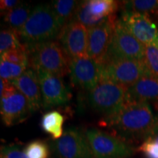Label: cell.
I'll list each match as a JSON object with an SVG mask.
<instances>
[{"label": "cell", "mask_w": 158, "mask_h": 158, "mask_svg": "<svg viewBox=\"0 0 158 158\" xmlns=\"http://www.w3.org/2000/svg\"><path fill=\"white\" fill-rule=\"evenodd\" d=\"M157 119L150 105L146 102L127 101L117 113L103 117L100 125L126 143L145 141Z\"/></svg>", "instance_id": "cell-1"}, {"label": "cell", "mask_w": 158, "mask_h": 158, "mask_svg": "<svg viewBox=\"0 0 158 158\" xmlns=\"http://www.w3.org/2000/svg\"><path fill=\"white\" fill-rule=\"evenodd\" d=\"M62 29L51 4H40L32 9L19 35L23 44L33 45L56 40Z\"/></svg>", "instance_id": "cell-2"}, {"label": "cell", "mask_w": 158, "mask_h": 158, "mask_svg": "<svg viewBox=\"0 0 158 158\" xmlns=\"http://www.w3.org/2000/svg\"><path fill=\"white\" fill-rule=\"evenodd\" d=\"M27 47L29 68L41 69L61 78L69 73V59L58 40L28 45Z\"/></svg>", "instance_id": "cell-3"}, {"label": "cell", "mask_w": 158, "mask_h": 158, "mask_svg": "<svg viewBox=\"0 0 158 158\" xmlns=\"http://www.w3.org/2000/svg\"><path fill=\"white\" fill-rule=\"evenodd\" d=\"M127 88L115 83L101 81L87 94L89 107L103 117L117 113L127 102Z\"/></svg>", "instance_id": "cell-4"}, {"label": "cell", "mask_w": 158, "mask_h": 158, "mask_svg": "<svg viewBox=\"0 0 158 158\" xmlns=\"http://www.w3.org/2000/svg\"><path fill=\"white\" fill-rule=\"evenodd\" d=\"M100 65L101 81L129 88L144 76L150 75L143 62L130 59H105Z\"/></svg>", "instance_id": "cell-5"}, {"label": "cell", "mask_w": 158, "mask_h": 158, "mask_svg": "<svg viewBox=\"0 0 158 158\" xmlns=\"http://www.w3.org/2000/svg\"><path fill=\"white\" fill-rule=\"evenodd\" d=\"M94 158H129L135 149L129 143L97 128L85 131Z\"/></svg>", "instance_id": "cell-6"}, {"label": "cell", "mask_w": 158, "mask_h": 158, "mask_svg": "<svg viewBox=\"0 0 158 158\" xmlns=\"http://www.w3.org/2000/svg\"><path fill=\"white\" fill-rule=\"evenodd\" d=\"M144 50L145 45L126 28L121 20L117 19L110 44L103 61L108 59H130L142 62Z\"/></svg>", "instance_id": "cell-7"}, {"label": "cell", "mask_w": 158, "mask_h": 158, "mask_svg": "<svg viewBox=\"0 0 158 158\" xmlns=\"http://www.w3.org/2000/svg\"><path fill=\"white\" fill-rule=\"evenodd\" d=\"M50 148L55 158H94L86 133L78 127L67 128Z\"/></svg>", "instance_id": "cell-8"}, {"label": "cell", "mask_w": 158, "mask_h": 158, "mask_svg": "<svg viewBox=\"0 0 158 158\" xmlns=\"http://www.w3.org/2000/svg\"><path fill=\"white\" fill-rule=\"evenodd\" d=\"M42 93L43 107L47 109L64 106L70 102L72 94L70 89L61 77L36 69Z\"/></svg>", "instance_id": "cell-9"}, {"label": "cell", "mask_w": 158, "mask_h": 158, "mask_svg": "<svg viewBox=\"0 0 158 158\" xmlns=\"http://www.w3.org/2000/svg\"><path fill=\"white\" fill-rule=\"evenodd\" d=\"M88 35L87 27L74 20L62 29L57 40L69 61L87 56Z\"/></svg>", "instance_id": "cell-10"}, {"label": "cell", "mask_w": 158, "mask_h": 158, "mask_svg": "<svg viewBox=\"0 0 158 158\" xmlns=\"http://www.w3.org/2000/svg\"><path fill=\"white\" fill-rule=\"evenodd\" d=\"M118 6L119 2L114 0L81 1L73 20L90 29L108 18L115 15Z\"/></svg>", "instance_id": "cell-11"}, {"label": "cell", "mask_w": 158, "mask_h": 158, "mask_svg": "<svg viewBox=\"0 0 158 158\" xmlns=\"http://www.w3.org/2000/svg\"><path fill=\"white\" fill-rule=\"evenodd\" d=\"M120 20L142 44L158 48V25L149 14L122 11Z\"/></svg>", "instance_id": "cell-12"}, {"label": "cell", "mask_w": 158, "mask_h": 158, "mask_svg": "<svg viewBox=\"0 0 158 158\" xmlns=\"http://www.w3.org/2000/svg\"><path fill=\"white\" fill-rule=\"evenodd\" d=\"M69 75L73 85L89 92L101 80L100 65L88 56L70 59Z\"/></svg>", "instance_id": "cell-13"}, {"label": "cell", "mask_w": 158, "mask_h": 158, "mask_svg": "<svg viewBox=\"0 0 158 158\" xmlns=\"http://www.w3.org/2000/svg\"><path fill=\"white\" fill-rule=\"evenodd\" d=\"M116 21L115 15L89 29L87 56L99 64H101L107 54Z\"/></svg>", "instance_id": "cell-14"}, {"label": "cell", "mask_w": 158, "mask_h": 158, "mask_svg": "<svg viewBox=\"0 0 158 158\" xmlns=\"http://www.w3.org/2000/svg\"><path fill=\"white\" fill-rule=\"evenodd\" d=\"M1 117L7 127L25 121L31 114L29 102L19 90L1 98Z\"/></svg>", "instance_id": "cell-15"}, {"label": "cell", "mask_w": 158, "mask_h": 158, "mask_svg": "<svg viewBox=\"0 0 158 158\" xmlns=\"http://www.w3.org/2000/svg\"><path fill=\"white\" fill-rule=\"evenodd\" d=\"M11 84L27 99L31 114L43 107L40 85L34 69L28 68L21 76L11 81Z\"/></svg>", "instance_id": "cell-16"}, {"label": "cell", "mask_w": 158, "mask_h": 158, "mask_svg": "<svg viewBox=\"0 0 158 158\" xmlns=\"http://www.w3.org/2000/svg\"><path fill=\"white\" fill-rule=\"evenodd\" d=\"M158 100V78L144 76L127 88V101L146 102Z\"/></svg>", "instance_id": "cell-17"}, {"label": "cell", "mask_w": 158, "mask_h": 158, "mask_svg": "<svg viewBox=\"0 0 158 158\" xmlns=\"http://www.w3.org/2000/svg\"><path fill=\"white\" fill-rule=\"evenodd\" d=\"M64 117L63 114L58 110H54L47 112L42 116L40 121V127L45 133L48 134L55 140L62 137L63 131V124Z\"/></svg>", "instance_id": "cell-18"}, {"label": "cell", "mask_w": 158, "mask_h": 158, "mask_svg": "<svg viewBox=\"0 0 158 158\" xmlns=\"http://www.w3.org/2000/svg\"><path fill=\"white\" fill-rule=\"evenodd\" d=\"M79 4L75 0H56L51 3L62 28L73 20Z\"/></svg>", "instance_id": "cell-19"}, {"label": "cell", "mask_w": 158, "mask_h": 158, "mask_svg": "<svg viewBox=\"0 0 158 158\" xmlns=\"http://www.w3.org/2000/svg\"><path fill=\"white\" fill-rule=\"evenodd\" d=\"M31 11L32 10L30 5L27 3H21L4 15V21L9 28L14 29L19 33L27 23Z\"/></svg>", "instance_id": "cell-20"}, {"label": "cell", "mask_w": 158, "mask_h": 158, "mask_svg": "<svg viewBox=\"0 0 158 158\" xmlns=\"http://www.w3.org/2000/svg\"><path fill=\"white\" fill-rule=\"evenodd\" d=\"M122 11L140 13H155L158 10L157 0H133L120 2Z\"/></svg>", "instance_id": "cell-21"}, {"label": "cell", "mask_w": 158, "mask_h": 158, "mask_svg": "<svg viewBox=\"0 0 158 158\" xmlns=\"http://www.w3.org/2000/svg\"><path fill=\"white\" fill-rule=\"evenodd\" d=\"M23 43H21V37L17 31L10 28L4 29L0 33V52L2 54L6 51L21 48Z\"/></svg>", "instance_id": "cell-22"}, {"label": "cell", "mask_w": 158, "mask_h": 158, "mask_svg": "<svg viewBox=\"0 0 158 158\" xmlns=\"http://www.w3.org/2000/svg\"><path fill=\"white\" fill-rule=\"evenodd\" d=\"M1 60L29 68V53L27 45L23 44L21 48L2 53L1 54Z\"/></svg>", "instance_id": "cell-23"}, {"label": "cell", "mask_w": 158, "mask_h": 158, "mask_svg": "<svg viewBox=\"0 0 158 158\" xmlns=\"http://www.w3.org/2000/svg\"><path fill=\"white\" fill-rule=\"evenodd\" d=\"M28 158H48L50 147L46 142L36 140L30 142L23 150Z\"/></svg>", "instance_id": "cell-24"}, {"label": "cell", "mask_w": 158, "mask_h": 158, "mask_svg": "<svg viewBox=\"0 0 158 158\" xmlns=\"http://www.w3.org/2000/svg\"><path fill=\"white\" fill-rule=\"evenodd\" d=\"M142 62L149 73L158 78V48L153 45H145Z\"/></svg>", "instance_id": "cell-25"}, {"label": "cell", "mask_w": 158, "mask_h": 158, "mask_svg": "<svg viewBox=\"0 0 158 158\" xmlns=\"http://www.w3.org/2000/svg\"><path fill=\"white\" fill-rule=\"evenodd\" d=\"M28 68L8 62L2 61L0 62V76L4 80L11 82L19 78Z\"/></svg>", "instance_id": "cell-26"}, {"label": "cell", "mask_w": 158, "mask_h": 158, "mask_svg": "<svg viewBox=\"0 0 158 158\" xmlns=\"http://www.w3.org/2000/svg\"><path fill=\"white\" fill-rule=\"evenodd\" d=\"M0 158H28L24 152L16 144H8L1 147Z\"/></svg>", "instance_id": "cell-27"}, {"label": "cell", "mask_w": 158, "mask_h": 158, "mask_svg": "<svg viewBox=\"0 0 158 158\" xmlns=\"http://www.w3.org/2000/svg\"><path fill=\"white\" fill-rule=\"evenodd\" d=\"M138 150L143 154L146 158H158V143L152 141H143Z\"/></svg>", "instance_id": "cell-28"}, {"label": "cell", "mask_w": 158, "mask_h": 158, "mask_svg": "<svg viewBox=\"0 0 158 158\" xmlns=\"http://www.w3.org/2000/svg\"><path fill=\"white\" fill-rule=\"evenodd\" d=\"M21 2L17 0H2L0 2V10L2 15H5L19 5Z\"/></svg>", "instance_id": "cell-29"}, {"label": "cell", "mask_w": 158, "mask_h": 158, "mask_svg": "<svg viewBox=\"0 0 158 158\" xmlns=\"http://www.w3.org/2000/svg\"><path fill=\"white\" fill-rule=\"evenodd\" d=\"M147 140L155 141L158 143V116H157V119H156L155 125H154L152 130L150 132L149 135L147 138ZM147 140H146V141H147Z\"/></svg>", "instance_id": "cell-30"}]
</instances>
